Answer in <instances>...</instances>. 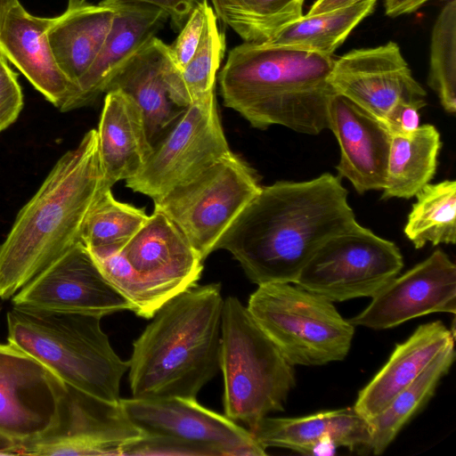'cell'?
<instances>
[{
	"instance_id": "22",
	"label": "cell",
	"mask_w": 456,
	"mask_h": 456,
	"mask_svg": "<svg viewBox=\"0 0 456 456\" xmlns=\"http://www.w3.org/2000/svg\"><path fill=\"white\" fill-rule=\"evenodd\" d=\"M174 67L168 45L153 37L120 68L107 90H121L136 103L151 145L183 109L169 97L167 77Z\"/></svg>"
},
{
	"instance_id": "13",
	"label": "cell",
	"mask_w": 456,
	"mask_h": 456,
	"mask_svg": "<svg viewBox=\"0 0 456 456\" xmlns=\"http://www.w3.org/2000/svg\"><path fill=\"white\" fill-rule=\"evenodd\" d=\"M128 419L142 435L174 436L210 446L220 456H264L266 448L249 429L225 415L178 396L120 399Z\"/></svg>"
},
{
	"instance_id": "38",
	"label": "cell",
	"mask_w": 456,
	"mask_h": 456,
	"mask_svg": "<svg viewBox=\"0 0 456 456\" xmlns=\"http://www.w3.org/2000/svg\"><path fill=\"white\" fill-rule=\"evenodd\" d=\"M426 105V102H398L388 110L382 121L391 135L409 136L420 126L419 110Z\"/></svg>"
},
{
	"instance_id": "9",
	"label": "cell",
	"mask_w": 456,
	"mask_h": 456,
	"mask_svg": "<svg viewBox=\"0 0 456 456\" xmlns=\"http://www.w3.org/2000/svg\"><path fill=\"white\" fill-rule=\"evenodd\" d=\"M403 267L399 248L359 223L313 254L294 284L332 302L372 297Z\"/></svg>"
},
{
	"instance_id": "6",
	"label": "cell",
	"mask_w": 456,
	"mask_h": 456,
	"mask_svg": "<svg viewBox=\"0 0 456 456\" xmlns=\"http://www.w3.org/2000/svg\"><path fill=\"white\" fill-rule=\"evenodd\" d=\"M219 365L225 416L248 429L283 411L296 384L293 366L235 297L224 300Z\"/></svg>"
},
{
	"instance_id": "7",
	"label": "cell",
	"mask_w": 456,
	"mask_h": 456,
	"mask_svg": "<svg viewBox=\"0 0 456 456\" xmlns=\"http://www.w3.org/2000/svg\"><path fill=\"white\" fill-rule=\"evenodd\" d=\"M292 283L259 285L247 308L291 365L319 366L349 353L354 325L334 302Z\"/></svg>"
},
{
	"instance_id": "41",
	"label": "cell",
	"mask_w": 456,
	"mask_h": 456,
	"mask_svg": "<svg viewBox=\"0 0 456 456\" xmlns=\"http://www.w3.org/2000/svg\"><path fill=\"white\" fill-rule=\"evenodd\" d=\"M361 0H316L310 7L307 15L319 14L340 7L350 5Z\"/></svg>"
},
{
	"instance_id": "20",
	"label": "cell",
	"mask_w": 456,
	"mask_h": 456,
	"mask_svg": "<svg viewBox=\"0 0 456 456\" xmlns=\"http://www.w3.org/2000/svg\"><path fill=\"white\" fill-rule=\"evenodd\" d=\"M253 436L265 448L280 447L303 454L330 455L336 448L366 452L370 440L369 420L354 407L298 418H263Z\"/></svg>"
},
{
	"instance_id": "33",
	"label": "cell",
	"mask_w": 456,
	"mask_h": 456,
	"mask_svg": "<svg viewBox=\"0 0 456 456\" xmlns=\"http://www.w3.org/2000/svg\"><path fill=\"white\" fill-rule=\"evenodd\" d=\"M428 85L444 110L456 111V0L444 4L436 17L430 39Z\"/></svg>"
},
{
	"instance_id": "25",
	"label": "cell",
	"mask_w": 456,
	"mask_h": 456,
	"mask_svg": "<svg viewBox=\"0 0 456 456\" xmlns=\"http://www.w3.org/2000/svg\"><path fill=\"white\" fill-rule=\"evenodd\" d=\"M116 12L115 0H102L97 4L67 8L53 18L47 39L59 68L75 90L101 50Z\"/></svg>"
},
{
	"instance_id": "19",
	"label": "cell",
	"mask_w": 456,
	"mask_h": 456,
	"mask_svg": "<svg viewBox=\"0 0 456 456\" xmlns=\"http://www.w3.org/2000/svg\"><path fill=\"white\" fill-rule=\"evenodd\" d=\"M53 18L28 12L13 0L0 28V54L14 65L54 107L66 112L75 86L59 68L46 31Z\"/></svg>"
},
{
	"instance_id": "42",
	"label": "cell",
	"mask_w": 456,
	"mask_h": 456,
	"mask_svg": "<svg viewBox=\"0 0 456 456\" xmlns=\"http://www.w3.org/2000/svg\"><path fill=\"white\" fill-rule=\"evenodd\" d=\"M12 2L13 0H0V28L5 12H7L8 8L10 7Z\"/></svg>"
},
{
	"instance_id": "36",
	"label": "cell",
	"mask_w": 456,
	"mask_h": 456,
	"mask_svg": "<svg viewBox=\"0 0 456 456\" xmlns=\"http://www.w3.org/2000/svg\"><path fill=\"white\" fill-rule=\"evenodd\" d=\"M209 7L208 0L199 3L180 28L176 39L168 45L172 62L179 72L187 66L201 41Z\"/></svg>"
},
{
	"instance_id": "32",
	"label": "cell",
	"mask_w": 456,
	"mask_h": 456,
	"mask_svg": "<svg viewBox=\"0 0 456 456\" xmlns=\"http://www.w3.org/2000/svg\"><path fill=\"white\" fill-rule=\"evenodd\" d=\"M149 218L143 209L117 200L108 189L89 212L81 236L86 248H123Z\"/></svg>"
},
{
	"instance_id": "28",
	"label": "cell",
	"mask_w": 456,
	"mask_h": 456,
	"mask_svg": "<svg viewBox=\"0 0 456 456\" xmlns=\"http://www.w3.org/2000/svg\"><path fill=\"white\" fill-rule=\"evenodd\" d=\"M379 0H361L330 12L307 15L284 27L267 43L332 55L375 10Z\"/></svg>"
},
{
	"instance_id": "43",
	"label": "cell",
	"mask_w": 456,
	"mask_h": 456,
	"mask_svg": "<svg viewBox=\"0 0 456 456\" xmlns=\"http://www.w3.org/2000/svg\"><path fill=\"white\" fill-rule=\"evenodd\" d=\"M86 3V0H68V8H74Z\"/></svg>"
},
{
	"instance_id": "21",
	"label": "cell",
	"mask_w": 456,
	"mask_h": 456,
	"mask_svg": "<svg viewBox=\"0 0 456 456\" xmlns=\"http://www.w3.org/2000/svg\"><path fill=\"white\" fill-rule=\"evenodd\" d=\"M117 12L111 28L96 58L77 81L66 111L94 103L108 87L120 68L167 21L166 12L156 6L115 0Z\"/></svg>"
},
{
	"instance_id": "18",
	"label": "cell",
	"mask_w": 456,
	"mask_h": 456,
	"mask_svg": "<svg viewBox=\"0 0 456 456\" xmlns=\"http://www.w3.org/2000/svg\"><path fill=\"white\" fill-rule=\"evenodd\" d=\"M328 118L340 150L338 176L360 194L382 191L392 138L383 121L338 94L330 102Z\"/></svg>"
},
{
	"instance_id": "31",
	"label": "cell",
	"mask_w": 456,
	"mask_h": 456,
	"mask_svg": "<svg viewBox=\"0 0 456 456\" xmlns=\"http://www.w3.org/2000/svg\"><path fill=\"white\" fill-rule=\"evenodd\" d=\"M403 232L415 248L456 242V181L428 183L416 195Z\"/></svg>"
},
{
	"instance_id": "26",
	"label": "cell",
	"mask_w": 456,
	"mask_h": 456,
	"mask_svg": "<svg viewBox=\"0 0 456 456\" xmlns=\"http://www.w3.org/2000/svg\"><path fill=\"white\" fill-rule=\"evenodd\" d=\"M436 127L424 124L409 136L392 135L381 199H411L436 175L441 149Z\"/></svg>"
},
{
	"instance_id": "8",
	"label": "cell",
	"mask_w": 456,
	"mask_h": 456,
	"mask_svg": "<svg viewBox=\"0 0 456 456\" xmlns=\"http://www.w3.org/2000/svg\"><path fill=\"white\" fill-rule=\"evenodd\" d=\"M261 189L252 167L233 152L193 179L153 200L204 261Z\"/></svg>"
},
{
	"instance_id": "12",
	"label": "cell",
	"mask_w": 456,
	"mask_h": 456,
	"mask_svg": "<svg viewBox=\"0 0 456 456\" xmlns=\"http://www.w3.org/2000/svg\"><path fill=\"white\" fill-rule=\"evenodd\" d=\"M13 305L104 317L131 310L80 242L12 296Z\"/></svg>"
},
{
	"instance_id": "16",
	"label": "cell",
	"mask_w": 456,
	"mask_h": 456,
	"mask_svg": "<svg viewBox=\"0 0 456 456\" xmlns=\"http://www.w3.org/2000/svg\"><path fill=\"white\" fill-rule=\"evenodd\" d=\"M329 80L337 94L380 120L398 102H426L425 89L392 41L354 49L334 60Z\"/></svg>"
},
{
	"instance_id": "39",
	"label": "cell",
	"mask_w": 456,
	"mask_h": 456,
	"mask_svg": "<svg viewBox=\"0 0 456 456\" xmlns=\"http://www.w3.org/2000/svg\"><path fill=\"white\" fill-rule=\"evenodd\" d=\"M143 3L160 8L168 15L174 28L183 27L193 8L204 0H123Z\"/></svg>"
},
{
	"instance_id": "3",
	"label": "cell",
	"mask_w": 456,
	"mask_h": 456,
	"mask_svg": "<svg viewBox=\"0 0 456 456\" xmlns=\"http://www.w3.org/2000/svg\"><path fill=\"white\" fill-rule=\"evenodd\" d=\"M330 55L267 42L232 48L217 75L224 105L253 127L281 126L319 134L329 129V106L337 94L329 77Z\"/></svg>"
},
{
	"instance_id": "29",
	"label": "cell",
	"mask_w": 456,
	"mask_h": 456,
	"mask_svg": "<svg viewBox=\"0 0 456 456\" xmlns=\"http://www.w3.org/2000/svg\"><path fill=\"white\" fill-rule=\"evenodd\" d=\"M213 10L244 42L272 40L301 18L305 0H211Z\"/></svg>"
},
{
	"instance_id": "37",
	"label": "cell",
	"mask_w": 456,
	"mask_h": 456,
	"mask_svg": "<svg viewBox=\"0 0 456 456\" xmlns=\"http://www.w3.org/2000/svg\"><path fill=\"white\" fill-rule=\"evenodd\" d=\"M23 108V94L17 74L0 54V133L19 118Z\"/></svg>"
},
{
	"instance_id": "40",
	"label": "cell",
	"mask_w": 456,
	"mask_h": 456,
	"mask_svg": "<svg viewBox=\"0 0 456 456\" xmlns=\"http://www.w3.org/2000/svg\"><path fill=\"white\" fill-rule=\"evenodd\" d=\"M430 0H385V12L389 17H398L416 12Z\"/></svg>"
},
{
	"instance_id": "14",
	"label": "cell",
	"mask_w": 456,
	"mask_h": 456,
	"mask_svg": "<svg viewBox=\"0 0 456 456\" xmlns=\"http://www.w3.org/2000/svg\"><path fill=\"white\" fill-rule=\"evenodd\" d=\"M434 313H456V265L441 249L393 278L349 322L387 330Z\"/></svg>"
},
{
	"instance_id": "17",
	"label": "cell",
	"mask_w": 456,
	"mask_h": 456,
	"mask_svg": "<svg viewBox=\"0 0 456 456\" xmlns=\"http://www.w3.org/2000/svg\"><path fill=\"white\" fill-rule=\"evenodd\" d=\"M122 251L158 310L197 286L203 271V260L180 229L156 210Z\"/></svg>"
},
{
	"instance_id": "27",
	"label": "cell",
	"mask_w": 456,
	"mask_h": 456,
	"mask_svg": "<svg viewBox=\"0 0 456 456\" xmlns=\"http://www.w3.org/2000/svg\"><path fill=\"white\" fill-rule=\"evenodd\" d=\"M455 359L454 343L443 349L424 370L369 420L370 440L366 452L379 455L394 441L404 425L433 396L442 378Z\"/></svg>"
},
{
	"instance_id": "24",
	"label": "cell",
	"mask_w": 456,
	"mask_h": 456,
	"mask_svg": "<svg viewBox=\"0 0 456 456\" xmlns=\"http://www.w3.org/2000/svg\"><path fill=\"white\" fill-rule=\"evenodd\" d=\"M452 343L454 332L442 322L419 325L395 346L388 361L359 392L354 409L367 420L375 417Z\"/></svg>"
},
{
	"instance_id": "5",
	"label": "cell",
	"mask_w": 456,
	"mask_h": 456,
	"mask_svg": "<svg viewBox=\"0 0 456 456\" xmlns=\"http://www.w3.org/2000/svg\"><path fill=\"white\" fill-rule=\"evenodd\" d=\"M102 317L13 305L6 314L8 343L30 354L65 385L119 403L128 361L113 350Z\"/></svg>"
},
{
	"instance_id": "35",
	"label": "cell",
	"mask_w": 456,
	"mask_h": 456,
	"mask_svg": "<svg viewBox=\"0 0 456 456\" xmlns=\"http://www.w3.org/2000/svg\"><path fill=\"white\" fill-rule=\"evenodd\" d=\"M130 455L220 456L219 452L210 446L160 435H142L123 444L120 447V456Z\"/></svg>"
},
{
	"instance_id": "44",
	"label": "cell",
	"mask_w": 456,
	"mask_h": 456,
	"mask_svg": "<svg viewBox=\"0 0 456 456\" xmlns=\"http://www.w3.org/2000/svg\"><path fill=\"white\" fill-rule=\"evenodd\" d=\"M0 455H9L6 451L0 449Z\"/></svg>"
},
{
	"instance_id": "2",
	"label": "cell",
	"mask_w": 456,
	"mask_h": 456,
	"mask_svg": "<svg viewBox=\"0 0 456 456\" xmlns=\"http://www.w3.org/2000/svg\"><path fill=\"white\" fill-rule=\"evenodd\" d=\"M106 187L96 129L63 153L18 213L0 244V298L12 297L81 242L86 217Z\"/></svg>"
},
{
	"instance_id": "34",
	"label": "cell",
	"mask_w": 456,
	"mask_h": 456,
	"mask_svg": "<svg viewBox=\"0 0 456 456\" xmlns=\"http://www.w3.org/2000/svg\"><path fill=\"white\" fill-rule=\"evenodd\" d=\"M109 282L128 301L136 315L151 319L158 311L139 274L121 248H87Z\"/></svg>"
},
{
	"instance_id": "10",
	"label": "cell",
	"mask_w": 456,
	"mask_h": 456,
	"mask_svg": "<svg viewBox=\"0 0 456 456\" xmlns=\"http://www.w3.org/2000/svg\"><path fill=\"white\" fill-rule=\"evenodd\" d=\"M232 152L213 91L183 109L126 186L156 200Z\"/></svg>"
},
{
	"instance_id": "30",
	"label": "cell",
	"mask_w": 456,
	"mask_h": 456,
	"mask_svg": "<svg viewBox=\"0 0 456 456\" xmlns=\"http://www.w3.org/2000/svg\"><path fill=\"white\" fill-rule=\"evenodd\" d=\"M225 49V35L210 6L201 41L192 58L183 71L173 68L168 74L169 97L176 106L185 108L215 91Z\"/></svg>"
},
{
	"instance_id": "15",
	"label": "cell",
	"mask_w": 456,
	"mask_h": 456,
	"mask_svg": "<svg viewBox=\"0 0 456 456\" xmlns=\"http://www.w3.org/2000/svg\"><path fill=\"white\" fill-rule=\"evenodd\" d=\"M142 436L120 403L106 402L70 387L58 427L45 437L16 450L17 455H115Z\"/></svg>"
},
{
	"instance_id": "23",
	"label": "cell",
	"mask_w": 456,
	"mask_h": 456,
	"mask_svg": "<svg viewBox=\"0 0 456 456\" xmlns=\"http://www.w3.org/2000/svg\"><path fill=\"white\" fill-rule=\"evenodd\" d=\"M96 131L103 181L111 189L142 169L152 145L139 107L118 89L106 93Z\"/></svg>"
},
{
	"instance_id": "11",
	"label": "cell",
	"mask_w": 456,
	"mask_h": 456,
	"mask_svg": "<svg viewBox=\"0 0 456 456\" xmlns=\"http://www.w3.org/2000/svg\"><path fill=\"white\" fill-rule=\"evenodd\" d=\"M68 386L36 358L0 344V449L9 455L60 424Z\"/></svg>"
},
{
	"instance_id": "1",
	"label": "cell",
	"mask_w": 456,
	"mask_h": 456,
	"mask_svg": "<svg viewBox=\"0 0 456 456\" xmlns=\"http://www.w3.org/2000/svg\"><path fill=\"white\" fill-rule=\"evenodd\" d=\"M338 175L261 186L216 249H225L256 285L295 283L316 249L358 222Z\"/></svg>"
},
{
	"instance_id": "4",
	"label": "cell",
	"mask_w": 456,
	"mask_h": 456,
	"mask_svg": "<svg viewBox=\"0 0 456 456\" xmlns=\"http://www.w3.org/2000/svg\"><path fill=\"white\" fill-rule=\"evenodd\" d=\"M221 286H195L165 303L133 343V397L196 399L220 370Z\"/></svg>"
}]
</instances>
